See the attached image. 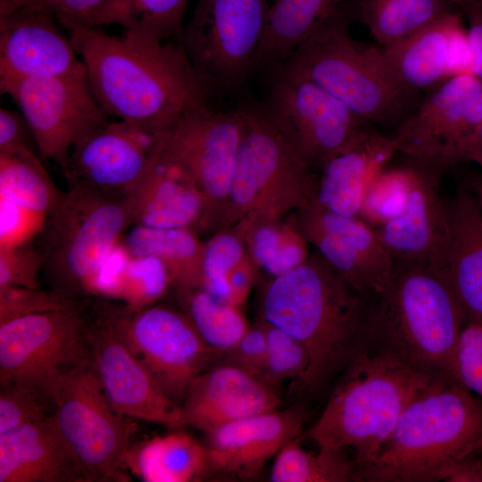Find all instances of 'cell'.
I'll return each instance as SVG.
<instances>
[{"mask_svg": "<svg viewBox=\"0 0 482 482\" xmlns=\"http://www.w3.org/2000/svg\"><path fill=\"white\" fill-rule=\"evenodd\" d=\"M66 30L110 118L163 134L186 112L206 104L208 91L180 42L125 31L115 36L99 27Z\"/></svg>", "mask_w": 482, "mask_h": 482, "instance_id": "cell-1", "label": "cell"}, {"mask_svg": "<svg viewBox=\"0 0 482 482\" xmlns=\"http://www.w3.org/2000/svg\"><path fill=\"white\" fill-rule=\"evenodd\" d=\"M368 296L352 288L317 252L267 284L262 319L306 349L310 362L295 387L320 393L362 345Z\"/></svg>", "mask_w": 482, "mask_h": 482, "instance_id": "cell-2", "label": "cell"}, {"mask_svg": "<svg viewBox=\"0 0 482 482\" xmlns=\"http://www.w3.org/2000/svg\"><path fill=\"white\" fill-rule=\"evenodd\" d=\"M466 323L442 272L414 262H396L381 293L369 296L362 345L433 377L458 383L455 353Z\"/></svg>", "mask_w": 482, "mask_h": 482, "instance_id": "cell-3", "label": "cell"}, {"mask_svg": "<svg viewBox=\"0 0 482 482\" xmlns=\"http://www.w3.org/2000/svg\"><path fill=\"white\" fill-rule=\"evenodd\" d=\"M482 447V398L461 384L438 380L407 404L370 463L353 481H446L459 461Z\"/></svg>", "mask_w": 482, "mask_h": 482, "instance_id": "cell-4", "label": "cell"}, {"mask_svg": "<svg viewBox=\"0 0 482 482\" xmlns=\"http://www.w3.org/2000/svg\"><path fill=\"white\" fill-rule=\"evenodd\" d=\"M443 380L362 344L308 432L320 447L349 450L354 469L372 461L407 404Z\"/></svg>", "mask_w": 482, "mask_h": 482, "instance_id": "cell-5", "label": "cell"}, {"mask_svg": "<svg viewBox=\"0 0 482 482\" xmlns=\"http://www.w3.org/2000/svg\"><path fill=\"white\" fill-rule=\"evenodd\" d=\"M69 183L45 220L37 248L51 287L77 299L89 295L99 268L134 224V211L129 197Z\"/></svg>", "mask_w": 482, "mask_h": 482, "instance_id": "cell-6", "label": "cell"}, {"mask_svg": "<svg viewBox=\"0 0 482 482\" xmlns=\"http://www.w3.org/2000/svg\"><path fill=\"white\" fill-rule=\"evenodd\" d=\"M280 63L333 95L367 124L400 119L413 94L397 80L382 47L355 40L348 23L324 30Z\"/></svg>", "mask_w": 482, "mask_h": 482, "instance_id": "cell-7", "label": "cell"}, {"mask_svg": "<svg viewBox=\"0 0 482 482\" xmlns=\"http://www.w3.org/2000/svg\"><path fill=\"white\" fill-rule=\"evenodd\" d=\"M244 133L218 230L253 214L284 217L316 195L319 177L262 105H245ZM217 230V231H218Z\"/></svg>", "mask_w": 482, "mask_h": 482, "instance_id": "cell-8", "label": "cell"}, {"mask_svg": "<svg viewBox=\"0 0 482 482\" xmlns=\"http://www.w3.org/2000/svg\"><path fill=\"white\" fill-rule=\"evenodd\" d=\"M53 416L90 482L129 480L122 461L137 423L113 409L90 359L59 379Z\"/></svg>", "mask_w": 482, "mask_h": 482, "instance_id": "cell-9", "label": "cell"}, {"mask_svg": "<svg viewBox=\"0 0 482 482\" xmlns=\"http://www.w3.org/2000/svg\"><path fill=\"white\" fill-rule=\"evenodd\" d=\"M262 104L296 154L312 169L346 149L369 129L347 106L283 63L273 67Z\"/></svg>", "mask_w": 482, "mask_h": 482, "instance_id": "cell-10", "label": "cell"}, {"mask_svg": "<svg viewBox=\"0 0 482 482\" xmlns=\"http://www.w3.org/2000/svg\"><path fill=\"white\" fill-rule=\"evenodd\" d=\"M269 0H197L183 46L209 92L234 89L255 68Z\"/></svg>", "mask_w": 482, "mask_h": 482, "instance_id": "cell-11", "label": "cell"}, {"mask_svg": "<svg viewBox=\"0 0 482 482\" xmlns=\"http://www.w3.org/2000/svg\"><path fill=\"white\" fill-rule=\"evenodd\" d=\"M83 312H46L0 324V384L19 385L54 408L61 377L90 359Z\"/></svg>", "mask_w": 482, "mask_h": 482, "instance_id": "cell-12", "label": "cell"}, {"mask_svg": "<svg viewBox=\"0 0 482 482\" xmlns=\"http://www.w3.org/2000/svg\"><path fill=\"white\" fill-rule=\"evenodd\" d=\"M8 95L25 117L39 156L65 172L72 148L110 118L89 85L85 66L52 77H0Z\"/></svg>", "mask_w": 482, "mask_h": 482, "instance_id": "cell-13", "label": "cell"}, {"mask_svg": "<svg viewBox=\"0 0 482 482\" xmlns=\"http://www.w3.org/2000/svg\"><path fill=\"white\" fill-rule=\"evenodd\" d=\"M104 306L124 343L180 406L194 378L223 356L206 345L184 312L154 304L137 311Z\"/></svg>", "mask_w": 482, "mask_h": 482, "instance_id": "cell-14", "label": "cell"}, {"mask_svg": "<svg viewBox=\"0 0 482 482\" xmlns=\"http://www.w3.org/2000/svg\"><path fill=\"white\" fill-rule=\"evenodd\" d=\"M245 121V105L218 112L207 103L186 112L165 133L164 148L188 172L204 201L201 230L219 229Z\"/></svg>", "mask_w": 482, "mask_h": 482, "instance_id": "cell-15", "label": "cell"}, {"mask_svg": "<svg viewBox=\"0 0 482 482\" xmlns=\"http://www.w3.org/2000/svg\"><path fill=\"white\" fill-rule=\"evenodd\" d=\"M482 121V82L472 74L454 77L403 118L390 137L396 152L442 172L465 161Z\"/></svg>", "mask_w": 482, "mask_h": 482, "instance_id": "cell-16", "label": "cell"}, {"mask_svg": "<svg viewBox=\"0 0 482 482\" xmlns=\"http://www.w3.org/2000/svg\"><path fill=\"white\" fill-rule=\"evenodd\" d=\"M89 319L85 336L103 390L120 414L169 428L186 426L181 406L172 402L120 337L104 304Z\"/></svg>", "mask_w": 482, "mask_h": 482, "instance_id": "cell-17", "label": "cell"}, {"mask_svg": "<svg viewBox=\"0 0 482 482\" xmlns=\"http://www.w3.org/2000/svg\"><path fill=\"white\" fill-rule=\"evenodd\" d=\"M306 241L357 293L372 296L389 285L395 260L375 228L358 216L332 212L313 202L302 220L292 217Z\"/></svg>", "mask_w": 482, "mask_h": 482, "instance_id": "cell-18", "label": "cell"}, {"mask_svg": "<svg viewBox=\"0 0 482 482\" xmlns=\"http://www.w3.org/2000/svg\"><path fill=\"white\" fill-rule=\"evenodd\" d=\"M164 134L111 119L72 148L63 174L69 182L130 197L145 177Z\"/></svg>", "mask_w": 482, "mask_h": 482, "instance_id": "cell-19", "label": "cell"}, {"mask_svg": "<svg viewBox=\"0 0 482 482\" xmlns=\"http://www.w3.org/2000/svg\"><path fill=\"white\" fill-rule=\"evenodd\" d=\"M382 49L397 80L412 93L430 92L454 77L471 74L467 27L453 11Z\"/></svg>", "mask_w": 482, "mask_h": 482, "instance_id": "cell-20", "label": "cell"}, {"mask_svg": "<svg viewBox=\"0 0 482 482\" xmlns=\"http://www.w3.org/2000/svg\"><path fill=\"white\" fill-rule=\"evenodd\" d=\"M411 162L412 177L404 211L375 229L395 262L426 264L445 275L447 221L445 201L439 194L443 172Z\"/></svg>", "mask_w": 482, "mask_h": 482, "instance_id": "cell-21", "label": "cell"}, {"mask_svg": "<svg viewBox=\"0 0 482 482\" xmlns=\"http://www.w3.org/2000/svg\"><path fill=\"white\" fill-rule=\"evenodd\" d=\"M307 413L300 406L273 410L217 428L207 435L210 472L249 479L290 440L300 436Z\"/></svg>", "mask_w": 482, "mask_h": 482, "instance_id": "cell-22", "label": "cell"}, {"mask_svg": "<svg viewBox=\"0 0 482 482\" xmlns=\"http://www.w3.org/2000/svg\"><path fill=\"white\" fill-rule=\"evenodd\" d=\"M277 388L261 377L223 362L191 382L181 404L186 425L208 433L223 425L277 410Z\"/></svg>", "mask_w": 482, "mask_h": 482, "instance_id": "cell-23", "label": "cell"}, {"mask_svg": "<svg viewBox=\"0 0 482 482\" xmlns=\"http://www.w3.org/2000/svg\"><path fill=\"white\" fill-rule=\"evenodd\" d=\"M52 15L18 9L0 16V77H52L84 67Z\"/></svg>", "mask_w": 482, "mask_h": 482, "instance_id": "cell-24", "label": "cell"}, {"mask_svg": "<svg viewBox=\"0 0 482 482\" xmlns=\"http://www.w3.org/2000/svg\"><path fill=\"white\" fill-rule=\"evenodd\" d=\"M0 482H90L53 414L0 435Z\"/></svg>", "mask_w": 482, "mask_h": 482, "instance_id": "cell-25", "label": "cell"}, {"mask_svg": "<svg viewBox=\"0 0 482 482\" xmlns=\"http://www.w3.org/2000/svg\"><path fill=\"white\" fill-rule=\"evenodd\" d=\"M129 198L136 225L202 229L203 195L187 170L164 148V137L145 177Z\"/></svg>", "mask_w": 482, "mask_h": 482, "instance_id": "cell-26", "label": "cell"}, {"mask_svg": "<svg viewBox=\"0 0 482 482\" xmlns=\"http://www.w3.org/2000/svg\"><path fill=\"white\" fill-rule=\"evenodd\" d=\"M445 275L466 323H482V210L467 184L445 202Z\"/></svg>", "mask_w": 482, "mask_h": 482, "instance_id": "cell-27", "label": "cell"}, {"mask_svg": "<svg viewBox=\"0 0 482 482\" xmlns=\"http://www.w3.org/2000/svg\"><path fill=\"white\" fill-rule=\"evenodd\" d=\"M390 137L369 129L321 167L315 200L345 216H358L366 189L395 153Z\"/></svg>", "mask_w": 482, "mask_h": 482, "instance_id": "cell-28", "label": "cell"}, {"mask_svg": "<svg viewBox=\"0 0 482 482\" xmlns=\"http://www.w3.org/2000/svg\"><path fill=\"white\" fill-rule=\"evenodd\" d=\"M353 0H269L255 68H271L324 30L348 23Z\"/></svg>", "mask_w": 482, "mask_h": 482, "instance_id": "cell-29", "label": "cell"}, {"mask_svg": "<svg viewBox=\"0 0 482 482\" xmlns=\"http://www.w3.org/2000/svg\"><path fill=\"white\" fill-rule=\"evenodd\" d=\"M122 464L145 482L200 481L210 473L206 445L182 431L130 445Z\"/></svg>", "mask_w": 482, "mask_h": 482, "instance_id": "cell-30", "label": "cell"}, {"mask_svg": "<svg viewBox=\"0 0 482 482\" xmlns=\"http://www.w3.org/2000/svg\"><path fill=\"white\" fill-rule=\"evenodd\" d=\"M121 242L131 256H152L162 261L176 292L201 287L205 242L196 230L133 224Z\"/></svg>", "mask_w": 482, "mask_h": 482, "instance_id": "cell-31", "label": "cell"}, {"mask_svg": "<svg viewBox=\"0 0 482 482\" xmlns=\"http://www.w3.org/2000/svg\"><path fill=\"white\" fill-rule=\"evenodd\" d=\"M283 220L280 216L253 214L232 226L240 234L252 262L271 278L294 270L310 256L309 243L293 220Z\"/></svg>", "mask_w": 482, "mask_h": 482, "instance_id": "cell-32", "label": "cell"}, {"mask_svg": "<svg viewBox=\"0 0 482 482\" xmlns=\"http://www.w3.org/2000/svg\"><path fill=\"white\" fill-rule=\"evenodd\" d=\"M451 0H360L359 14L381 47L417 32L451 12Z\"/></svg>", "mask_w": 482, "mask_h": 482, "instance_id": "cell-33", "label": "cell"}, {"mask_svg": "<svg viewBox=\"0 0 482 482\" xmlns=\"http://www.w3.org/2000/svg\"><path fill=\"white\" fill-rule=\"evenodd\" d=\"M62 195L34 150L0 154V195L46 218Z\"/></svg>", "mask_w": 482, "mask_h": 482, "instance_id": "cell-34", "label": "cell"}, {"mask_svg": "<svg viewBox=\"0 0 482 482\" xmlns=\"http://www.w3.org/2000/svg\"><path fill=\"white\" fill-rule=\"evenodd\" d=\"M188 0H112L91 27L120 25L137 36L181 43Z\"/></svg>", "mask_w": 482, "mask_h": 482, "instance_id": "cell-35", "label": "cell"}, {"mask_svg": "<svg viewBox=\"0 0 482 482\" xmlns=\"http://www.w3.org/2000/svg\"><path fill=\"white\" fill-rule=\"evenodd\" d=\"M183 312L202 339L224 355L230 351L251 325L240 306L212 295L203 287L177 292Z\"/></svg>", "mask_w": 482, "mask_h": 482, "instance_id": "cell-36", "label": "cell"}, {"mask_svg": "<svg viewBox=\"0 0 482 482\" xmlns=\"http://www.w3.org/2000/svg\"><path fill=\"white\" fill-rule=\"evenodd\" d=\"M354 463L346 451L320 447L311 452L297 436L277 453L270 480L273 482H346L353 480Z\"/></svg>", "mask_w": 482, "mask_h": 482, "instance_id": "cell-37", "label": "cell"}, {"mask_svg": "<svg viewBox=\"0 0 482 482\" xmlns=\"http://www.w3.org/2000/svg\"><path fill=\"white\" fill-rule=\"evenodd\" d=\"M412 162L383 169L365 191L358 217L378 228L402 214L408 202Z\"/></svg>", "mask_w": 482, "mask_h": 482, "instance_id": "cell-38", "label": "cell"}, {"mask_svg": "<svg viewBox=\"0 0 482 482\" xmlns=\"http://www.w3.org/2000/svg\"><path fill=\"white\" fill-rule=\"evenodd\" d=\"M247 257L244 241L234 227L216 231L204 243L199 287L229 302L228 278Z\"/></svg>", "mask_w": 482, "mask_h": 482, "instance_id": "cell-39", "label": "cell"}, {"mask_svg": "<svg viewBox=\"0 0 482 482\" xmlns=\"http://www.w3.org/2000/svg\"><path fill=\"white\" fill-rule=\"evenodd\" d=\"M171 287L164 263L152 256H131L119 301L130 311L154 304Z\"/></svg>", "mask_w": 482, "mask_h": 482, "instance_id": "cell-40", "label": "cell"}, {"mask_svg": "<svg viewBox=\"0 0 482 482\" xmlns=\"http://www.w3.org/2000/svg\"><path fill=\"white\" fill-rule=\"evenodd\" d=\"M267 338V353L262 378L277 386L284 380L299 381L307 370L309 354L304 346L282 329L261 319Z\"/></svg>", "mask_w": 482, "mask_h": 482, "instance_id": "cell-41", "label": "cell"}, {"mask_svg": "<svg viewBox=\"0 0 482 482\" xmlns=\"http://www.w3.org/2000/svg\"><path fill=\"white\" fill-rule=\"evenodd\" d=\"M83 312L84 305L57 290L0 287V324L27 315L46 312Z\"/></svg>", "mask_w": 482, "mask_h": 482, "instance_id": "cell-42", "label": "cell"}, {"mask_svg": "<svg viewBox=\"0 0 482 482\" xmlns=\"http://www.w3.org/2000/svg\"><path fill=\"white\" fill-rule=\"evenodd\" d=\"M112 0H0V16L18 9L48 13L65 29L91 27Z\"/></svg>", "mask_w": 482, "mask_h": 482, "instance_id": "cell-43", "label": "cell"}, {"mask_svg": "<svg viewBox=\"0 0 482 482\" xmlns=\"http://www.w3.org/2000/svg\"><path fill=\"white\" fill-rule=\"evenodd\" d=\"M54 408L35 391L19 385L1 386L0 435L49 418Z\"/></svg>", "mask_w": 482, "mask_h": 482, "instance_id": "cell-44", "label": "cell"}, {"mask_svg": "<svg viewBox=\"0 0 482 482\" xmlns=\"http://www.w3.org/2000/svg\"><path fill=\"white\" fill-rule=\"evenodd\" d=\"M43 262L32 241L0 247V287L39 288Z\"/></svg>", "mask_w": 482, "mask_h": 482, "instance_id": "cell-45", "label": "cell"}, {"mask_svg": "<svg viewBox=\"0 0 482 482\" xmlns=\"http://www.w3.org/2000/svg\"><path fill=\"white\" fill-rule=\"evenodd\" d=\"M455 373L461 386L482 398V323L467 322L455 353Z\"/></svg>", "mask_w": 482, "mask_h": 482, "instance_id": "cell-46", "label": "cell"}, {"mask_svg": "<svg viewBox=\"0 0 482 482\" xmlns=\"http://www.w3.org/2000/svg\"><path fill=\"white\" fill-rule=\"evenodd\" d=\"M45 220L0 195V247L32 241L41 232Z\"/></svg>", "mask_w": 482, "mask_h": 482, "instance_id": "cell-47", "label": "cell"}, {"mask_svg": "<svg viewBox=\"0 0 482 482\" xmlns=\"http://www.w3.org/2000/svg\"><path fill=\"white\" fill-rule=\"evenodd\" d=\"M266 353V333L260 320L254 326H251L234 347L223 356L226 357L224 362L237 365L262 378Z\"/></svg>", "mask_w": 482, "mask_h": 482, "instance_id": "cell-48", "label": "cell"}, {"mask_svg": "<svg viewBox=\"0 0 482 482\" xmlns=\"http://www.w3.org/2000/svg\"><path fill=\"white\" fill-rule=\"evenodd\" d=\"M31 129L21 112L0 109V154L32 149ZM37 148V147H36Z\"/></svg>", "mask_w": 482, "mask_h": 482, "instance_id": "cell-49", "label": "cell"}, {"mask_svg": "<svg viewBox=\"0 0 482 482\" xmlns=\"http://www.w3.org/2000/svg\"><path fill=\"white\" fill-rule=\"evenodd\" d=\"M468 21V39L471 55V74L482 82V5L474 2L463 8Z\"/></svg>", "mask_w": 482, "mask_h": 482, "instance_id": "cell-50", "label": "cell"}, {"mask_svg": "<svg viewBox=\"0 0 482 482\" xmlns=\"http://www.w3.org/2000/svg\"><path fill=\"white\" fill-rule=\"evenodd\" d=\"M259 270L248 257L242 262L228 278L229 302L241 306L254 284Z\"/></svg>", "mask_w": 482, "mask_h": 482, "instance_id": "cell-51", "label": "cell"}, {"mask_svg": "<svg viewBox=\"0 0 482 482\" xmlns=\"http://www.w3.org/2000/svg\"><path fill=\"white\" fill-rule=\"evenodd\" d=\"M446 481L482 482V447L455 464Z\"/></svg>", "mask_w": 482, "mask_h": 482, "instance_id": "cell-52", "label": "cell"}, {"mask_svg": "<svg viewBox=\"0 0 482 482\" xmlns=\"http://www.w3.org/2000/svg\"><path fill=\"white\" fill-rule=\"evenodd\" d=\"M465 161H471L482 166V121L469 144Z\"/></svg>", "mask_w": 482, "mask_h": 482, "instance_id": "cell-53", "label": "cell"}, {"mask_svg": "<svg viewBox=\"0 0 482 482\" xmlns=\"http://www.w3.org/2000/svg\"><path fill=\"white\" fill-rule=\"evenodd\" d=\"M482 210V172L471 177L467 183Z\"/></svg>", "mask_w": 482, "mask_h": 482, "instance_id": "cell-54", "label": "cell"}, {"mask_svg": "<svg viewBox=\"0 0 482 482\" xmlns=\"http://www.w3.org/2000/svg\"><path fill=\"white\" fill-rule=\"evenodd\" d=\"M453 4H456L462 9L466 6L470 5V4L476 2V0H451Z\"/></svg>", "mask_w": 482, "mask_h": 482, "instance_id": "cell-55", "label": "cell"}, {"mask_svg": "<svg viewBox=\"0 0 482 482\" xmlns=\"http://www.w3.org/2000/svg\"><path fill=\"white\" fill-rule=\"evenodd\" d=\"M476 2H478V4L482 5V0H476Z\"/></svg>", "mask_w": 482, "mask_h": 482, "instance_id": "cell-56", "label": "cell"}]
</instances>
